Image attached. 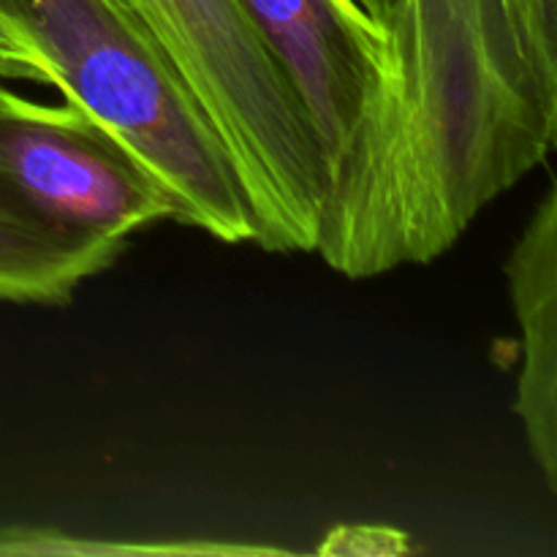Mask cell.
I'll return each instance as SVG.
<instances>
[{"mask_svg": "<svg viewBox=\"0 0 557 557\" xmlns=\"http://www.w3.org/2000/svg\"><path fill=\"white\" fill-rule=\"evenodd\" d=\"M381 25L384 63L315 223L313 253L351 281L449 253L557 139V82L504 0H392Z\"/></svg>", "mask_w": 557, "mask_h": 557, "instance_id": "cell-1", "label": "cell"}, {"mask_svg": "<svg viewBox=\"0 0 557 557\" xmlns=\"http://www.w3.org/2000/svg\"><path fill=\"white\" fill-rule=\"evenodd\" d=\"M0 16L36 47L47 85L172 196L174 223L253 243L248 199L210 120L117 0H0Z\"/></svg>", "mask_w": 557, "mask_h": 557, "instance_id": "cell-2", "label": "cell"}, {"mask_svg": "<svg viewBox=\"0 0 557 557\" xmlns=\"http://www.w3.org/2000/svg\"><path fill=\"white\" fill-rule=\"evenodd\" d=\"M221 139L267 253H313L326 161L297 90L237 0H117Z\"/></svg>", "mask_w": 557, "mask_h": 557, "instance_id": "cell-3", "label": "cell"}, {"mask_svg": "<svg viewBox=\"0 0 557 557\" xmlns=\"http://www.w3.org/2000/svg\"><path fill=\"white\" fill-rule=\"evenodd\" d=\"M0 215L128 243L139 228L174 221V201L85 112L0 85Z\"/></svg>", "mask_w": 557, "mask_h": 557, "instance_id": "cell-4", "label": "cell"}, {"mask_svg": "<svg viewBox=\"0 0 557 557\" xmlns=\"http://www.w3.org/2000/svg\"><path fill=\"white\" fill-rule=\"evenodd\" d=\"M275 54L324 161L346 141L384 63V25L357 0H237Z\"/></svg>", "mask_w": 557, "mask_h": 557, "instance_id": "cell-5", "label": "cell"}, {"mask_svg": "<svg viewBox=\"0 0 557 557\" xmlns=\"http://www.w3.org/2000/svg\"><path fill=\"white\" fill-rule=\"evenodd\" d=\"M522 337L515 413L549 493H557V190L533 210L506 261Z\"/></svg>", "mask_w": 557, "mask_h": 557, "instance_id": "cell-6", "label": "cell"}, {"mask_svg": "<svg viewBox=\"0 0 557 557\" xmlns=\"http://www.w3.org/2000/svg\"><path fill=\"white\" fill-rule=\"evenodd\" d=\"M123 239L74 237L0 215V299L69 305L76 288L101 275L125 250Z\"/></svg>", "mask_w": 557, "mask_h": 557, "instance_id": "cell-7", "label": "cell"}, {"mask_svg": "<svg viewBox=\"0 0 557 557\" xmlns=\"http://www.w3.org/2000/svg\"><path fill=\"white\" fill-rule=\"evenodd\" d=\"M281 555L283 549L250 547V544L226 542H156V544H123L98 542V539L74 536V533L54 531V528H0V557H98V555Z\"/></svg>", "mask_w": 557, "mask_h": 557, "instance_id": "cell-8", "label": "cell"}, {"mask_svg": "<svg viewBox=\"0 0 557 557\" xmlns=\"http://www.w3.org/2000/svg\"><path fill=\"white\" fill-rule=\"evenodd\" d=\"M539 71L557 82V0H504Z\"/></svg>", "mask_w": 557, "mask_h": 557, "instance_id": "cell-9", "label": "cell"}, {"mask_svg": "<svg viewBox=\"0 0 557 557\" xmlns=\"http://www.w3.org/2000/svg\"><path fill=\"white\" fill-rule=\"evenodd\" d=\"M0 76L36 79L47 85V69H44V60L38 58L36 47L3 16H0Z\"/></svg>", "mask_w": 557, "mask_h": 557, "instance_id": "cell-10", "label": "cell"}, {"mask_svg": "<svg viewBox=\"0 0 557 557\" xmlns=\"http://www.w3.org/2000/svg\"><path fill=\"white\" fill-rule=\"evenodd\" d=\"M357 3L362 5L370 16H375V20L381 22L384 20V14H386V9H389L392 0H357Z\"/></svg>", "mask_w": 557, "mask_h": 557, "instance_id": "cell-11", "label": "cell"}]
</instances>
